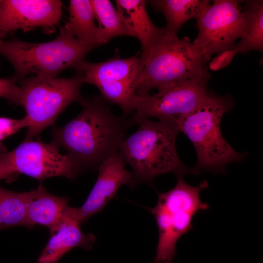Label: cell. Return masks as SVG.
Instances as JSON below:
<instances>
[{"instance_id": "1", "label": "cell", "mask_w": 263, "mask_h": 263, "mask_svg": "<svg viewBox=\"0 0 263 263\" xmlns=\"http://www.w3.org/2000/svg\"><path fill=\"white\" fill-rule=\"evenodd\" d=\"M79 114L52 131V142L63 147L79 169L96 168L118 153L131 118L115 115L101 97H84Z\"/></svg>"}, {"instance_id": "2", "label": "cell", "mask_w": 263, "mask_h": 263, "mask_svg": "<svg viewBox=\"0 0 263 263\" xmlns=\"http://www.w3.org/2000/svg\"><path fill=\"white\" fill-rule=\"evenodd\" d=\"M138 129L120 143L118 154L131 167L133 183H151L157 176L172 173L176 177L198 174L184 164L176 148L179 132L173 125L148 118L139 121Z\"/></svg>"}, {"instance_id": "3", "label": "cell", "mask_w": 263, "mask_h": 263, "mask_svg": "<svg viewBox=\"0 0 263 263\" xmlns=\"http://www.w3.org/2000/svg\"><path fill=\"white\" fill-rule=\"evenodd\" d=\"M234 101L229 95L209 91L204 101L175 125L192 143L197 154L196 168L199 170L223 172L225 166L241 161L246 155L235 150L221 133L224 115L232 110Z\"/></svg>"}, {"instance_id": "4", "label": "cell", "mask_w": 263, "mask_h": 263, "mask_svg": "<svg viewBox=\"0 0 263 263\" xmlns=\"http://www.w3.org/2000/svg\"><path fill=\"white\" fill-rule=\"evenodd\" d=\"M94 47L82 44L63 27L54 39L43 43H31L14 38L0 40V54L13 65V77L20 81L31 74L57 77L68 68L74 69Z\"/></svg>"}, {"instance_id": "5", "label": "cell", "mask_w": 263, "mask_h": 263, "mask_svg": "<svg viewBox=\"0 0 263 263\" xmlns=\"http://www.w3.org/2000/svg\"><path fill=\"white\" fill-rule=\"evenodd\" d=\"M143 69L136 96L197 76L207 69V62L187 37L164 35L148 51L141 53Z\"/></svg>"}, {"instance_id": "6", "label": "cell", "mask_w": 263, "mask_h": 263, "mask_svg": "<svg viewBox=\"0 0 263 263\" xmlns=\"http://www.w3.org/2000/svg\"><path fill=\"white\" fill-rule=\"evenodd\" d=\"M175 187L158 193L156 206L149 208L156 220L158 240L154 263H172L178 240L192 229V219L198 212L208 208L200 197L208 187L207 181L194 187L187 183L183 176L177 177Z\"/></svg>"}, {"instance_id": "7", "label": "cell", "mask_w": 263, "mask_h": 263, "mask_svg": "<svg viewBox=\"0 0 263 263\" xmlns=\"http://www.w3.org/2000/svg\"><path fill=\"white\" fill-rule=\"evenodd\" d=\"M84 83L78 74L68 78L36 75L19 81V105L24 109L29 125L25 140L33 139L54 125L59 114L70 104L80 102Z\"/></svg>"}, {"instance_id": "8", "label": "cell", "mask_w": 263, "mask_h": 263, "mask_svg": "<svg viewBox=\"0 0 263 263\" xmlns=\"http://www.w3.org/2000/svg\"><path fill=\"white\" fill-rule=\"evenodd\" d=\"M210 77L207 70L195 77L160 88L154 94L136 96L132 108L133 124H137L144 118L155 117L175 127L207 96Z\"/></svg>"}, {"instance_id": "9", "label": "cell", "mask_w": 263, "mask_h": 263, "mask_svg": "<svg viewBox=\"0 0 263 263\" xmlns=\"http://www.w3.org/2000/svg\"><path fill=\"white\" fill-rule=\"evenodd\" d=\"M143 65L139 53L126 58H121L116 53L101 62L93 63L84 60L75 70L84 83L96 87L103 99L119 106L125 115L132 113V103Z\"/></svg>"}, {"instance_id": "10", "label": "cell", "mask_w": 263, "mask_h": 263, "mask_svg": "<svg viewBox=\"0 0 263 263\" xmlns=\"http://www.w3.org/2000/svg\"><path fill=\"white\" fill-rule=\"evenodd\" d=\"M59 147L40 140H24L11 151L0 152V172L2 179L11 182L20 174L40 181L55 176L74 178L80 170L67 154L59 152Z\"/></svg>"}, {"instance_id": "11", "label": "cell", "mask_w": 263, "mask_h": 263, "mask_svg": "<svg viewBox=\"0 0 263 263\" xmlns=\"http://www.w3.org/2000/svg\"><path fill=\"white\" fill-rule=\"evenodd\" d=\"M243 2L213 0L196 19L198 33L192 43L207 63L214 54L233 49L242 36Z\"/></svg>"}, {"instance_id": "12", "label": "cell", "mask_w": 263, "mask_h": 263, "mask_svg": "<svg viewBox=\"0 0 263 263\" xmlns=\"http://www.w3.org/2000/svg\"><path fill=\"white\" fill-rule=\"evenodd\" d=\"M57 0H0V36L41 27L52 32L62 16Z\"/></svg>"}, {"instance_id": "13", "label": "cell", "mask_w": 263, "mask_h": 263, "mask_svg": "<svg viewBox=\"0 0 263 263\" xmlns=\"http://www.w3.org/2000/svg\"><path fill=\"white\" fill-rule=\"evenodd\" d=\"M125 164L118 153L104 161L98 168L96 181L85 203L78 207H69L68 215L80 225L101 211L120 187H134L132 172L126 169Z\"/></svg>"}, {"instance_id": "14", "label": "cell", "mask_w": 263, "mask_h": 263, "mask_svg": "<svg viewBox=\"0 0 263 263\" xmlns=\"http://www.w3.org/2000/svg\"><path fill=\"white\" fill-rule=\"evenodd\" d=\"M79 225L67 212L61 222L50 231L51 236L37 263H57L65 254L75 247L91 249L96 238L92 233H83Z\"/></svg>"}, {"instance_id": "15", "label": "cell", "mask_w": 263, "mask_h": 263, "mask_svg": "<svg viewBox=\"0 0 263 263\" xmlns=\"http://www.w3.org/2000/svg\"><path fill=\"white\" fill-rule=\"evenodd\" d=\"M26 227L39 225L50 231L56 228L66 216L69 199L50 193L42 185L26 192Z\"/></svg>"}, {"instance_id": "16", "label": "cell", "mask_w": 263, "mask_h": 263, "mask_svg": "<svg viewBox=\"0 0 263 263\" xmlns=\"http://www.w3.org/2000/svg\"><path fill=\"white\" fill-rule=\"evenodd\" d=\"M117 9L132 37L140 42L142 52L148 51L164 35V28L156 26L146 10L147 0H116Z\"/></svg>"}, {"instance_id": "17", "label": "cell", "mask_w": 263, "mask_h": 263, "mask_svg": "<svg viewBox=\"0 0 263 263\" xmlns=\"http://www.w3.org/2000/svg\"><path fill=\"white\" fill-rule=\"evenodd\" d=\"M68 11V20L63 26L64 29L83 45L95 48L101 45L91 0H71Z\"/></svg>"}, {"instance_id": "18", "label": "cell", "mask_w": 263, "mask_h": 263, "mask_svg": "<svg viewBox=\"0 0 263 263\" xmlns=\"http://www.w3.org/2000/svg\"><path fill=\"white\" fill-rule=\"evenodd\" d=\"M148 3L166 20L165 33L177 36L181 27L189 19H196L210 3L209 0H151Z\"/></svg>"}, {"instance_id": "19", "label": "cell", "mask_w": 263, "mask_h": 263, "mask_svg": "<svg viewBox=\"0 0 263 263\" xmlns=\"http://www.w3.org/2000/svg\"><path fill=\"white\" fill-rule=\"evenodd\" d=\"M243 33L233 49L235 54L263 50V1L243 0Z\"/></svg>"}, {"instance_id": "20", "label": "cell", "mask_w": 263, "mask_h": 263, "mask_svg": "<svg viewBox=\"0 0 263 263\" xmlns=\"http://www.w3.org/2000/svg\"><path fill=\"white\" fill-rule=\"evenodd\" d=\"M98 23L99 41L105 44L114 38L130 36L132 34L109 0H91Z\"/></svg>"}, {"instance_id": "21", "label": "cell", "mask_w": 263, "mask_h": 263, "mask_svg": "<svg viewBox=\"0 0 263 263\" xmlns=\"http://www.w3.org/2000/svg\"><path fill=\"white\" fill-rule=\"evenodd\" d=\"M26 192H16L0 187V231L26 226Z\"/></svg>"}, {"instance_id": "22", "label": "cell", "mask_w": 263, "mask_h": 263, "mask_svg": "<svg viewBox=\"0 0 263 263\" xmlns=\"http://www.w3.org/2000/svg\"><path fill=\"white\" fill-rule=\"evenodd\" d=\"M28 123V119L25 116L19 119L0 117V152L6 150L2 143V141L16 133L20 129L24 127L27 128Z\"/></svg>"}, {"instance_id": "23", "label": "cell", "mask_w": 263, "mask_h": 263, "mask_svg": "<svg viewBox=\"0 0 263 263\" xmlns=\"http://www.w3.org/2000/svg\"><path fill=\"white\" fill-rule=\"evenodd\" d=\"M13 77L0 78V97L19 105V86Z\"/></svg>"}, {"instance_id": "24", "label": "cell", "mask_w": 263, "mask_h": 263, "mask_svg": "<svg viewBox=\"0 0 263 263\" xmlns=\"http://www.w3.org/2000/svg\"><path fill=\"white\" fill-rule=\"evenodd\" d=\"M235 55L233 49L217 55L209 63V69L213 71H217L225 68L230 63Z\"/></svg>"}, {"instance_id": "25", "label": "cell", "mask_w": 263, "mask_h": 263, "mask_svg": "<svg viewBox=\"0 0 263 263\" xmlns=\"http://www.w3.org/2000/svg\"><path fill=\"white\" fill-rule=\"evenodd\" d=\"M1 179H2V178L1 174L0 172V180H1Z\"/></svg>"}]
</instances>
